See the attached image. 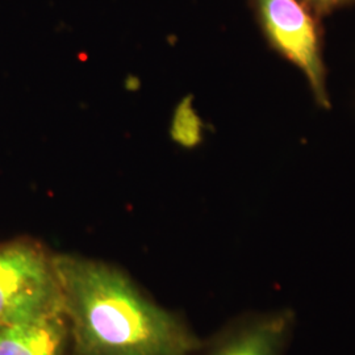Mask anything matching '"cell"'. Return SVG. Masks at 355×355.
<instances>
[{"label": "cell", "instance_id": "obj_1", "mask_svg": "<svg viewBox=\"0 0 355 355\" xmlns=\"http://www.w3.org/2000/svg\"><path fill=\"white\" fill-rule=\"evenodd\" d=\"M71 355H195L202 338L127 271L80 254L55 253Z\"/></svg>", "mask_w": 355, "mask_h": 355}, {"label": "cell", "instance_id": "obj_2", "mask_svg": "<svg viewBox=\"0 0 355 355\" xmlns=\"http://www.w3.org/2000/svg\"><path fill=\"white\" fill-rule=\"evenodd\" d=\"M62 313L55 253L29 236L0 241V327Z\"/></svg>", "mask_w": 355, "mask_h": 355}, {"label": "cell", "instance_id": "obj_3", "mask_svg": "<svg viewBox=\"0 0 355 355\" xmlns=\"http://www.w3.org/2000/svg\"><path fill=\"white\" fill-rule=\"evenodd\" d=\"M267 46L297 69L321 110H330L325 28L303 0H248Z\"/></svg>", "mask_w": 355, "mask_h": 355}, {"label": "cell", "instance_id": "obj_4", "mask_svg": "<svg viewBox=\"0 0 355 355\" xmlns=\"http://www.w3.org/2000/svg\"><path fill=\"white\" fill-rule=\"evenodd\" d=\"M296 328L290 306L245 312L204 340L195 355H287Z\"/></svg>", "mask_w": 355, "mask_h": 355}, {"label": "cell", "instance_id": "obj_5", "mask_svg": "<svg viewBox=\"0 0 355 355\" xmlns=\"http://www.w3.org/2000/svg\"><path fill=\"white\" fill-rule=\"evenodd\" d=\"M0 355H71L64 313L0 327Z\"/></svg>", "mask_w": 355, "mask_h": 355}, {"label": "cell", "instance_id": "obj_6", "mask_svg": "<svg viewBox=\"0 0 355 355\" xmlns=\"http://www.w3.org/2000/svg\"><path fill=\"white\" fill-rule=\"evenodd\" d=\"M311 11L324 19L331 13L355 6V0H303Z\"/></svg>", "mask_w": 355, "mask_h": 355}]
</instances>
